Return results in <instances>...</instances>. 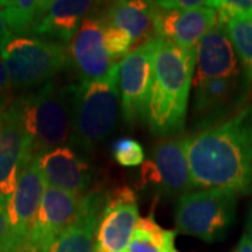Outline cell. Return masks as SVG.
Masks as SVG:
<instances>
[{
	"mask_svg": "<svg viewBox=\"0 0 252 252\" xmlns=\"http://www.w3.org/2000/svg\"><path fill=\"white\" fill-rule=\"evenodd\" d=\"M193 189L252 192V102L234 117L187 135Z\"/></svg>",
	"mask_w": 252,
	"mask_h": 252,
	"instance_id": "obj_1",
	"label": "cell"
},
{
	"mask_svg": "<svg viewBox=\"0 0 252 252\" xmlns=\"http://www.w3.org/2000/svg\"><path fill=\"white\" fill-rule=\"evenodd\" d=\"M195 64L196 49H187L157 36L147 115V125L154 136L165 139L185 130Z\"/></svg>",
	"mask_w": 252,
	"mask_h": 252,
	"instance_id": "obj_2",
	"label": "cell"
},
{
	"mask_svg": "<svg viewBox=\"0 0 252 252\" xmlns=\"http://www.w3.org/2000/svg\"><path fill=\"white\" fill-rule=\"evenodd\" d=\"M118 66L99 80L80 81L72 86V137L70 146L89 154L107 140L121 115Z\"/></svg>",
	"mask_w": 252,
	"mask_h": 252,
	"instance_id": "obj_3",
	"label": "cell"
},
{
	"mask_svg": "<svg viewBox=\"0 0 252 252\" xmlns=\"http://www.w3.org/2000/svg\"><path fill=\"white\" fill-rule=\"evenodd\" d=\"M13 105L34 156L70 143L72 86H58L49 81L18 97Z\"/></svg>",
	"mask_w": 252,
	"mask_h": 252,
	"instance_id": "obj_4",
	"label": "cell"
},
{
	"mask_svg": "<svg viewBox=\"0 0 252 252\" xmlns=\"http://www.w3.org/2000/svg\"><path fill=\"white\" fill-rule=\"evenodd\" d=\"M11 87H41L70 64L67 45L38 36L9 35L0 46Z\"/></svg>",
	"mask_w": 252,
	"mask_h": 252,
	"instance_id": "obj_5",
	"label": "cell"
},
{
	"mask_svg": "<svg viewBox=\"0 0 252 252\" xmlns=\"http://www.w3.org/2000/svg\"><path fill=\"white\" fill-rule=\"evenodd\" d=\"M238 195L225 189H199L182 195L175 206V227L182 234L217 243L234 221Z\"/></svg>",
	"mask_w": 252,
	"mask_h": 252,
	"instance_id": "obj_6",
	"label": "cell"
},
{
	"mask_svg": "<svg viewBox=\"0 0 252 252\" xmlns=\"http://www.w3.org/2000/svg\"><path fill=\"white\" fill-rule=\"evenodd\" d=\"M139 187L153 190L156 196L168 198L193 190L187 157V135L165 137L153 146L149 160L140 165Z\"/></svg>",
	"mask_w": 252,
	"mask_h": 252,
	"instance_id": "obj_7",
	"label": "cell"
},
{
	"mask_svg": "<svg viewBox=\"0 0 252 252\" xmlns=\"http://www.w3.org/2000/svg\"><path fill=\"white\" fill-rule=\"evenodd\" d=\"M157 36L143 42L122 59L118 66L121 112L129 126L147 122L153 84V56Z\"/></svg>",
	"mask_w": 252,
	"mask_h": 252,
	"instance_id": "obj_8",
	"label": "cell"
},
{
	"mask_svg": "<svg viewBox=\"0 0 252 252\" xmlns=\"http://www.w3.org/2000/svg\"><path fill=\"white\" fill-rule=\"evenodd\" d=\"M252 87L247 77L215 79L195 86L192 107L193 132L209 129L233 118L251 104Z\"/></svg>",
	"mask_w": 252,
	"mask_h": 252,
	"instance_id": "obj_9",
	"label": "cell"
},
{
	"mask_svg": "<svg viewBox=\"0 0 252 252\" xmlns=\"http://www.w3.org/2000/svg\"><path fill=\"white\" fill-rule=\"evenodd\" d=\"M139 219L137 195L133 189L121 185L108 190L94 247L105 252H126Z\"/></svg>",
	"mask_w": 252,
	"mask_h": 252,
	"instance_id": "obj_10",
	"label": "cell"
},
{
	"mask_svg": "<svg viewBox=\"0 0 252 252\" xmlns=\"http://www.w3.org/2000/svg\"><path fill=\"white\" fill-rule=\"evenodd\" d=\"M45 189V178L38 164V156H35L23 164L17 188L6 206L10 228L20 252H28L30 235Z\"/></svg>",
	"mask_w": 252,
	"mask_h": 252,
	"instance_id": "obj_11",
	"label": "cell"
},
{
	"mask_svg": "<svg viewBox=\"0 0 252 252\" xmlns=\"http://www.w3.org/2000/svg\"><path fill=\"white\" fill-rule=\"evenodd\" d=\"M38 164L49 187L69 192L74 196L89 193L97 175L87 154L81 153L70 144L39 154Z\"/></svg>",
	"mask_w": 252,
	"mask_h": 252,
	"instance_id": "obj_12",
	"label": "cell"
},
{
	"mask_svg": "<svg viewBox=\"0 0 252 252\" xmlns=\"http://www.w3.org/2000/svg\"><path fill=\"white\" fill-rule=\"evenodd\" d=\"M81 196L46 187L28 241V252H46L79 215Z\"/></svg>",
	"mask_w": 252,
	"mask_h": 252,
	"instance_id": "obj_13",
	"label": "cell"
},
{
	"mask_svg": "<svg viewBox=\"0 0 252 252\" xmlns=\"http://www.w3.org/2000/svg\"><path fill=\"white\" fill-rule=\"evenodd\" d=\"M154 31L158 38L187 49H196L200 39L219 24L210 6L193 10H164L154 1Z\"/></svg>",
	"mask_w": 252,
	"mask_h": 252,
	"instance_id": "obj_14",
	"label": "cell"
},
{
	"mask_svg": "<svg viewBox=\"0 0 252 252\" xmlns=\"http://www.w3.org/2000/svg\"><path fill=\"white\" fill-rule=\"evenodd\" d=\"M104 28L105 26L101 18H84L67 46L70 63L80 81L104 79L115 64L105 48Z\"/></svg>",
	"mask_w": 252,
	"mask_h": 252,
	"instance_id": "obj_15",
	"label": "cell"
},
{
	"mask_svg": "<svg viewBox=\"0 0 252 252\" xmlns=\"http://www.w3.org/2000/svg\"><path fill=\"white\" fill-rule=\"evenodd\" d=\"M35 157L13 102L0 124V198L7 202L17 188L23 164Z\"/></svg>",
	"mask_w": 252,
	"mask_h": 252,
	"instance_id": "obj_16",
	"label": "cell"
},
{
	"mask_svg": "<svg viewBox=\"0 0 252 252\" xmlns=\"http://www.w3.org/2000/svg\"><path fill=\"white\" fill-rule=\"evenodd\" d=\"M241 74V63L231 39L225 28L217 24L196 46V72L193 84L199 86L205 81L237 77Z\"/></svg>",
	"mask_w": 252,
	"mask_h": 252,
	"instance_id": "obj_17",
	"label": "cell"
},
{
	"mask_svg": "<svg viewBox=\"0 0 252 252\" xmlns=\"http://www.w3.org/2000/svg\"><path fill=\"white\" fill-rule=\"evenodd\" d=\"M105 199L107 192L99 188L91 189L81 196L76 220L55 240L46 252H93Z\"/></svg>",
	"mask_w": 252,
	"mask_h": 252,
	"instance_id": "obj_18",
	"label": "cell"
},
{
	"mask_svg": "<svg viewBox=\"0 0 252 252\" xmlns=\"http://www.w3.org/2000/svg\"><path fill=\"white\" fill-rule=\"evenodd\" d=\"M93 4L89 0H45L32 34L69 45Z\"/></svg>",
	"mask_w": 252,
	"mask_h": 252,
	"instance_id": "obj_19",
	"label": "cell"
},
{
	"mask_svg": "<svg viewBox=\"0 0 252 252\" xmlns=\"http://www.w3.org/2000/svg\"><path fill=\"white\" fill-rule=\"evenodd\" d=\"M154 1L122 0L111 3L102 14L104 24L125 30L133 44L142 45L156 35L154 31Z\"/></svg>",
	"mask_w": 252,
	"mask_h": 252,
	"instance_id": "obj_20",
	"label": "cell"
},
{
	"mask_svg": "<svg viewBox=\"0 0 252 252\" xmlns=\"http://www.w3.org/2000/svg\"><path fill=\"white\" fill-rule=\"evenodd\" d=\"M175 237L177 231L162 228L150 212L136 223L126 252H180L175 247Z\"/></svg>",
	"mask_w": 252,
	"mask_h": 252,
	"instance_id": "obj_21",
	"label": "cell"
},
{
	"mask_svg": "<svg viewBox=\"0 0 252 252\" xmlns=\"http://www.w3.org/2000/svg\"><path fill=\"white\" fill-rule=\"evenodd\" d=\"M7 30L11 35L31 36L32 28L44 7V0H1Z\"/></svg>",
	"mask_w": 252,
	"mask_h": 252,
	"instance_id": "obj_22",
	"label": "cell"
},
{
	"mask_svg": "<svg viewBox=\"0 0 252 252\" xmlns=\"http://www.w3.org/2000/svg\"><path fill=\"white\" fill-rule=\"evenodd\" d=\"M223 27L234 46L244 76L252 87V18H234Z\"/></svg>",
	"mask_w": 252,
	"mask_h": 252,
	"instance_id": "obj_23",
	"label": "cell"
},
{
	"mask_svg": "<svg viewBox=\"0 0 252 252\" xmlns=\"http://www.w3.org/2000/svg\"><path fill=\"white\" fill-rule=\"evenodd\" d=\"M114 160L122 167H139L144 162V149L132 137H118L111 144Z\"/></svg>",
	"mask_w": 252,
	"mask_h": 252,
	"instance_id": "obj_24",
	"label": "cell"
},
{
	"mask_svg": "<svg viewBox=\"0 0 252 252\" xmlns=\"http://www.w3.org/2000/svg\"><path fill=\"white\" fill-rule=\"evenodd\" d=\"M210 7L217 11L220 26L234 18H252V0H216L210 1Z\"/></svg>",
	"mask_w": 252,
	"mask_h": 252,
	"instance_id": "obj_25",
	"label": "cell"
},
{
	"mask_svg": "<svg viewBox=\"0 0 252 252\" xmlns=\"http://www.w3.org/2000/svg\"><path fill=\"white\" fill-rule=\"evenodd\" d=\"M104 42H105V48L111 55L112 61L117 62L122 56L130 52V46L133 45L132 36L129 35V32H126L125 30L121 28L112 27V26H107L104 24Z\"/></svg>",
	"mask_w": 252,
	"mask_h": 252,
	"instance_id": "obj_26",
	"label": "cell"
},
{
	"mask_svg": "<svg viewBox=\"0 0 252 252\" xmlns=\"http://www.w3.org/2000/svg\"><path fill=\"white\" fill-rule=\"evenodd\" d=\"M0 252H20L10 228L6 203L0 198Z\"/></svg>",
	"mask_w": 252,
	"mask_h": 252,
	"instance_id": "obj_27",
	"label": "cell"
},
{
	"mask_svg": "<svg viewBox=\"0 0 252 252\" xmlns=\"http://www.w3.org/2000/svg\"><path fill=\"white\" fill-rule=\"evenodd\" d=\"M158 7L164 10H193L210 6V1H202V0H164V1H156Z\"/></svg>",
	"mask_w": 252,
	"mask_h": 252,
	"instance_id": "obj_28",
	"label": "cell"
},
{
	"mask_svg": "<svg viewBox=\"0 0 252 252\" xmlns=\"http://www.w3.org/2000/svg\"><path fill=\"white\" fill-rule=\"evenodd\" d=\"M10 89H11V83H10L9 74H7L6 66H4V62H3L1 51H0V95H6L10 91Z\"/></svg>",
	"mask_w": 252,
	"mask_h": 252,
	"instance_id": "obj_29",
	"label": "cell"
},
{
	"mask_svg": "<svg viewBox=\"0 0 252 252\" xmlns=\"http://www.w3.org/2000/svg\"><path fill=\"white\" fill-rule=\"evenodd\" d=\"M231 252H252V243L247 234L241 235L240 241Z\"/></svg>",
	"mask_w": 252,
	"mask_h": 252,
	"instance_id": "obj_30",
	"label": "cell"
},
{
	"mask_svg": "<svg viewBox=\"0 0 252 252\" xmlns=\"http://www.w3.org/2000/svg\"><path fill=\"white\" fill-rule=\"evenodd\" d=\"M9 30H7V26H6V21H4V17L1 14V10H0V46L3 44V41L6 39V36L9 35Z\"/></svg>",
	"mask_w": 252,
	"mask_h": 252,
	"instance_id": "obj_31",
	"label": "cell"
},
{
	"mask_svg": "<svg viewBox=\"0 0 252 252\" xmlns=\"http://www.w3.org/2000/svg\"><path fill=\"white\" fill-rule=\"evenodd\" d=\"M10 107L9 101H7V97L6 95H0V124H1V121H3V117H4V114H6V111Z\"/></svg>",
	"mask_w": 252,
	"mask_h": 252,
	"instance_id": "obj_32",
	"label": "cell"
},
{
	"mask_svg": "<svg viewBox=\"0 0 252 252\" xmlns=\"http://www.w3.org/2000/svg\"><path fill=\"white\" fill-rule=\"evenodd\" d=\"M247 235L250 237L252 243V207L250 213H248V220H247Z\"/></svg>",
	"mask_w": 252,
	"mask_h": 252,
	"instance_id": "obj_33",
	"label": "cell"
},
{
	"mask_svg": "<svg viewBox=\"0 0 252 252\" xmlns=\"http://www.w3.org/2000/svg\"><path fill=\"white\" fill-rule=\"evenodd\" d=\"M93 252H105V251H102V250H99V248H97V247H94Z\"/></svg>",
	"mask_w": 252,
	"mask_h": 252,
	"instance_id": "obj_34",
	"label": "cell"
},
{
	"mask_svg": "<svg viewBox=\"0 0 252 252\" xmlns=\"http://www.w3.org/2000/svg\"><path fill=\"white\" fill-rule=\"evenodd\" d=\"M3 9V3H1V0H0V10Z\"/></svg>",
	"mask_w": 252,
	"mask_h": 252,
	"instance_id": "obj_35",
	"label": "cell"
}]
</instances>
